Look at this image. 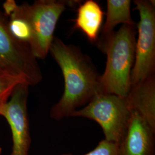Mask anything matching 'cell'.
Wrapping results in <instances>:
<instances>
[{
  "mask_svg": "<svg viewBox=\"0 0 155 155\" xmlns=\"http://www.w3.org/2000/svg\"><path fill=\"white\" fill-rule=\"evenodd\" d=\"M49 53L61 69L64 81V92L52 107L50 117L61 120L71 117L74 111L102 93L101 75L89 56L57 37L54 38Z\"/></svg>",
  "mask_w": 155,
  "mask_h": 155,
  "instance_id": "1",
  "label": "cell"
},
{
  "mask_svg": "<svg viewBox=\"0 0 155 155\" xmlns=\"http://www.w3.org/2000/svg\"><path fill=\"white\" fill-rule=\"evenodd\" d=\"M136 27L122 25L105 38L98 39L99 49L105 54V69L101 75L102 93L125 98L132 86L131 74L135 58Z\"/></svg>",
  "mask_w": 155,
  "mask_h": 155,
  "instance_id": "2",
  "label": "cell"
},
{
  "mask_svg": "<svg viewBox=\"0 0 155 155\" xmlns=\"http://www.w3.org/2000/svg\"><path fill=\"white\" fill-rule=\"evenodd\" d=\"M79 4L76 1L38 0L31 5L25 2L18 5L13 0L3 5L8 17L22 18L29 27L31 39L28 43L36 59H44L49 53L58 21L67 7Z\"/></svg>",
  "mask_w": 155,
  "mask_h": 155,
  "instance_id": "3",
  "label": "cell"
},
{
  "mask_svg": "<svg viewBox=\"0 0 155 155\" xmlns=\"http://www.w3.org/2000/svg\"><path fill=\"white\" fill-rule=\"evenodd\" d=\"M0 70L21 79L29 86L36 85L43 79L37 59L29 45L12 33L8 17L1 8Z\"/></svg>",
  "mask_w": 155,
  "mask_h": 155,
  "instance_id": "4",
  "label": "cell"
},
{
  "mask_svg": "<svg viewBox=\"0 0 155 155\" xmlns=\"http://www.w3.org/2000/svg\"><path fill=\"white\" fill-rule=\"evenodd\" d=\"M131 114L125 98L101 93L86 105L74 111L71 117L94 121L102 128L105 140L118 144L127 130Z\"/></svg>",
  "mask_w": 155,
  "mask_h": 155,
  "instance_id": "5",
  "label": "cell"
},
{
  "mask_svg": "<svg viewBox=\"0 0 155 155\" xmlns=\"http://www.w3.org/2000/svg\"><path fill=\"white\" fill-rule=\"evenodd\" d=\"M135 9L139 12L137 25L135 58L131 74L132 85L155 75V8L152 1L135 0Z\"/></svg>",
  "mask_w": 155,
  "mask_h": 155,
  "instance_id": "6",
  "label": "cell"
},
{
  "mask_svg": "<svg viewBox=\"0 0 155 155\" xmlns=\"http://www.w3.org/2000/svg\"><path fill=\"white\" fill-rule=\"evenodd\" d=\"M29 86L25 83L17 84L0 115L5 118L11 129V155H29L31 143L27 109Z\"/></svg>",
  "mask_w": 155,
  "mask_h": 155,
  "instance_id": "7",
  "label": "cell"
},
{
  "mask_svg": "<svg viewBox=\"0 0 155 155\" xmlns=\"http://www.w3.org/2000/svg\"><path fill=\"white\" fill-rule=\"evenodd\" d=\"M155 130L137 113L132 112L118 144V155H155Z\"/></svg>",
  "mask_w": 155,
  "mask_h": 155,
  "instance_id": "8",
  "label": "cell"
},
{
  "mask_svg": "<svg viewBox=\"0 0 155 155\" xmlns=\"http://www.w3.org/2000/svg\"><path fill=\"white\" fill-rule=\"evenodd\" d=\"M125 99L131 112L137 113L155 130V75L132 85Z\"/></svg>",
  "mask_w": 155,
  "mask_h": 155,
  "instance_id": "9",
  "label": "cell"
},
{
  "mask_svg": "<svg viewBox=\"0 0 155 155\" xmlns=\"http://www.w3.org/2000/svg\"><path fill=\"white\" fill-rule=\"evenodd\" d=\"M104 17V12L99 4L94 0H87L78 7L74 28L82 31L91 43L97 44Z\"/></svg>",
  "mask_w": 155,
  "mask_h": 155,
  "instance_id": "10",
  "label": "cell"
},
{
  "mask_svg": "<svg viewBox=\"0 0 155 155\" xmlns=\"http://www.w3.org/2000/svg\"><path fill=\"white\" fill-rule=\"evenodd\" d=\"M105 22L101 30V35L98 39L105 38L114 31L117 25H127L136 27L137 25L132 18L131 1L107 0Z\"/></svg>",
  "mask_w": 155,
  "mask_h": 155,
  "instance_id": "11",
  "label": "cell"
},
{
  "mask_svg": "<svg viewBox=\"0 0 155 155\" xmlns=\"http://www.w3.org/2000/svg\"><path fill=\"white\" fill-rule=\"evenodd\" d=\"M25 83L21 79L0 70V115L17 84Z\"/></svg>",
  "mask_w": 155,
  "mask_h": 155,
  "instance_id": "12",
  "label": "cell"
},
{
  "mask_svg": "<svg viewBox=\"0 0 155 155\" xmlns=\"http://www.w3.org/2000/svg\"><path fill=\"white\" fill-rule=\"evenodd\" d=\"M61 155H72L64 153ZM83 155H118V144L104 139L100 141L93 150Z\"/></svg>",
  "mask_w": 155,
  "mask_h": 155,
  "instance_id": "13",
  "label": "cell"
},
{
  "mask_svg": "<svg viewBox=\"0 0 155 155\" xmlns=\"http://www.w3.org/2000/svg\"><path fill=\"white\" fill-rule=\"evenodd\" d=\"M1 152H2V149H1V148L0 147V155H1Z\"/></svg>",
  "mask_w": 155,
  "mask_h": 155,
  "instance_id": "14",
  "label": "cell"
}]
</instances>
